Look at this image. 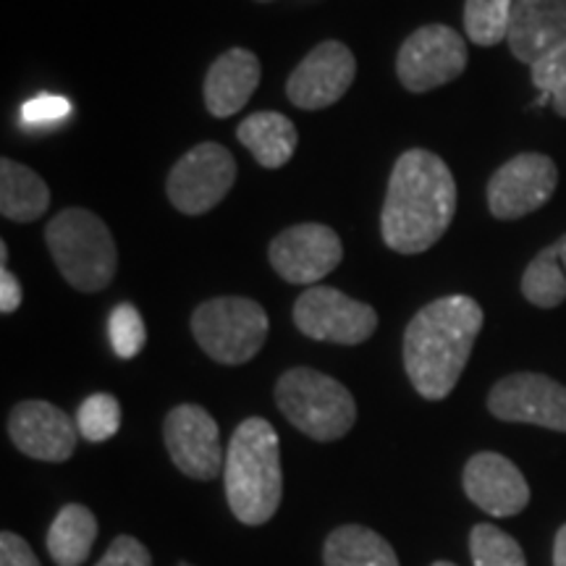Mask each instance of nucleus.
<instances>
[{
	"label": "nucleus",
	"mask_w": 566,
	"mask_h": 566,
	"mask_svg": "<svg viewBox=\"0 0 566 566\" xmlns=\"http://www.w3.org/2000/svg\"><path fill=\"white\" fill-rule=\"evenodd\" d=\"M457 212V181L443 158L430 150H407L396 160L380 212L388 250L420 254L441 242Z\"/></svg>",
	"instance_id": "1"
},
{
	"label": "nucleus",
	"mask_w": 566,
	"mask_h": 566,
	"mask_svg": "<svg viewBox=\"0 0 566 566\" xmlns=\"http://www.w3.org/2000/svg\"><path fill=\"white\" fill-rule=\"evenodd\" d=\"M483 307L464 294L424 304L405 331V367L415 391L441 401L454 391L483 328Z\"/></svg>",
	"instance_id": "2"
},
{
	"label": "nucleus",
	"mask_w": 566,
	"mask_h": 566,
	"mask_svg": "<svg viewBox=\"0 0 566 566\" xmlns=\"http://www.w3.org/2000/svg\"><path fill=\"white\" fill-rule=\"evenodd\" d=\"M226 499L242 525L258 527L279 512L283 475L275 428L263 417H250L233 430L226 449Z\"/></svg>",
	"instance_id": "3"
},
{
	"label": "nucleus",
	"mask_w": 566,
	"mask_h": 566,
	"mask_svg": "<svg viewBox=\"0 0 566 566\" xmlns=\"http://www.w3.org/2000/svg\"><path fill=\"white\" fill-rule=\"evenodd\" d=\"M45 242L55 265L76 292H103L116 279L118 250L103 218L84 208H66L48 223Z\"/></svg>",
	"instance_id": "4"
},
{
	"label": "nucleus",
	"mask_w": 566,
	"mask_h": 566,
	"mask_svg": "<svg viewBox=\"0 0 566 566\" xmlns=\"http://www.w3.org/2000/svg\"><path fill=\"white\" fill-rule=\"evenodd\" d=\"M275 405L313 441H338L357 422V405L344 384L313 367H294L275 384Z\"/></svg>",
	"instance_id": "5"
},
{
	"label": "nucleus",
	"mask_w": 566,
	"mask_h": 566,
	"mask_svg": "<svg viewBox=\"0 0 566 566\" xmlns=\"http://www.w3.org/2000/svg\"><path fill=\"white\" fill-rule=\"evenodd\" d=\"M268 313L247 296H216L192 315V334L200 349L221 365H244L263 349Z\"/></svg>",
	"instance_id": "6"
},
{
	"label": "nucleus",
	"mask_w": 566,
	"mask_h": 566,
	"mask_svg": "<svg viewBox=\"0 0 566 566\" xmlns=\"http://www.w3.org/2000/svg\"><path fill=\"white\" fill-rule=\"evenodd\" d=\"M467 69V42L446 24H428L409 34L396 55V76L405 90L422 95L459 80Z\"/></svg>",
	"instance_id": "7"
},
{
	"label": "nucleus",
	"mask_w": 566,
	"mask_h": 566,
	"mask_svg": "<svg viewBox=\"0 0 566 566\" xmlns=\"http://www.w3.org/2000/svg\"><path fill=\"white\" fill-rule=\"evenodd\" d=\"M237 181V160L218 142H202L176 160L166 181L168 200L184 216H202L223 202Z\"/></svg>",
	"instance_id": "8"
},
{
	"label": "nucleus",
	"mask_w": 566,
	"mask_h": 566,
	"mask_svg": "<svg viewBox=\"0 0 566 566\" xmlns=\"http://www.w3.org/2000/svg\"><path fill=\"white\" fill-rule=\"evenodd\" d=\"M294 325L315 342L357 346L375 334L378 313L338 289L313 286L294 304Z\"/></svg>",
	"instance_id": "9"
},
{
	"label": "nucleus",
	"mask_w": 566,
	"mask_h": 566,
	"mask_svg": "<svg viewBox=\"0 0 566 566\" xmlns=\"http://www.w3.org/2000/svg\"><path fill=\"white\" fill-rule=\"evenodd\" d=\"M558 187V168L548 155L522 153L488 181V210L499 221H516L541 210Z\"/></svg>",
	"instance_id": "10"
},
{
	"label": "nucleus",
	"mask_w": 566,
	"mask_h": 566,
	"mask_svg": "<svg viewBox=\"0 0 566 566\" xmlns=\"http://www.w3.org/2000/svg\"><path fill=\"white\" fill-rule=\"evenodd\" d=\"M344 247L338 233L323 223H296L281 231L268 247V260L283 281L313 286L342 265Z\"/></svg>",
	"instance_id": "11"
},
{
	"label": "nucleus",
	"mask_w": 566,
	"mask_h": 566,
	"mask_svg": "<svg viewBox=\"0 0 566 566\" xmlns=\"http://www.w3.org/2000/svg\"><path fill=\"white\" fill-rule=\"evenodd\" d=\"M488 409L504 422H525L566 433V386L548 375H506L488 394Z\"/></svg>",
	"instance_id": "12"
},
{
	"label": "nucleus",
	"mask_w": 566,
	"mask_h": 566,
	"mask_svg": "<svg viewBox=\"0 0 566 566\" xmlns=\"http://www.w3.org/2000/svg\"><path fill=\"white\" fill-rule=\"evenodd\" d=\"M357 76V61L344 42L325 40L304 55L286 82V95L302 111H323L346 95Z\"/></svg>",
	"instance_id": "13"
},
{
	"label": "nucleus",
	"mask_w": 566,
	"mask_h": 566,
	"mask_svg": "<svg viewBox=\"0 0 566 566\" xmlns=\"http://www.w3.org/2000/svg\"><path fill=\"white\" fill-rule=\"evenodd\" d=\"M166 449L171 462L192 480H212L226 464L221 451V433L218 422L200 405H181L168 412L166 424Z\"/></svg>",
	"instance_id": "14"
},
{
	"label": "nucleus",
	"mask_w": 566,
	"mask_h": 566,
	"mask_svg": "<svg viewBox=\"0 0 566 566\" xmlns=\"http://www.w3.org/2000/svg\"><path fill=\"white\" fill-rule=\"evenodd\" d=\"M76 430L74 420L51 401H21L9 417L13 446L40 462H66L76 449Z\"/></svg>",
	"instance_id": "15"
},
{
	"label": "nucleus",
	"mask_w": 566,
	"mask_h": 566,
	"mask_svg": "<svg viewBox=\"0 0 566 566\" xmlns=\"http://www.w3.org/2000/svg\"><path fill=\"white\" fill-rule=\"evenodd\" d=\"M464 493L491 516H514L530 504V485L514 462L495 451H480L464 467Z\"/></svg>",
	"instance_id": "16"
},
{
	"label": "nucleus",
	"mask_w": 566,
	"mask_h": 566,
	"mask_svg": "<svg viewBox=\"0 0 566 566\" xmlns=\"http://www.w3.org/2000/svg\"><path fill=\"white\" fill-rule=\"evenodd\" d=\"M506 42L527 66L546 59L566 42V0H514Z\"/></svg>",
	"instance_id": "17"
},
{
	"label": "nucleus",
	"mask_w": 566,
	"mask_h": 566,
	"mask_svg": "<svg viewBox=\"0 0 566 566\" xmlns=\"http://www.w3.org/2000/svg\"><path fill=\"white\" fill-rule=\"evenodd\" d=\"M260 61L258 55L247 48H231L223 55H218L205 76V108L216 118H231L250 103V97L258 90Z\"/></svg>",
	"instance_id": "18"
},
{
	"label": "nucleus",
	"mask_w": 566,
	"mask_h": 566,
	"mask_svg": "<svg viewBox=\"0 0 566 566\" xmlns=\"http://www.w3.org/2000/svg\"><path fill=\"white\" fill-rule=\"evenodd\" d=\"M237 137L263 168H283L294 158L300 132L283 113L260 111L239 124Z\"/></svg>",
	"instance_id": "19"
},
{
	"label": "nucleus",
	"mask_w": 566,
	"mask_h": 566,
	"mask_svg": "<svg viewBox=\"0 0 566 566\" xmlns=\"http://www.w3.org/2000/svg\"><path fill=\"white\" fill-rule=\"evenodd\" d=\"M51 208V189L40 174L21 163L0 160V212L13 223H32Z\"/></svg>",
	"instance_id": "20"
},
{
	"label": "nucleus",
	"mask_w": 566,
	"mask_h": 566,
	"mask_svg": "<svg viewBox=\"0 0 566 566\" xmlns=\"http://www.w3.org/2000/svg\"><path fill=\"white\" fill-rule=\"evenodd\" d=\"M325 566H401L384 535L365 525H344L328 535L323 548Z\"/></svg>",
	"instance_id": "21"
},
{
	"label": "nucleus",
	"mask_w": 566,
	"mask_h": 566,
	"mask_svg": "<svg viewBox=\"0 0 566 566\" xmlns=\"http://www.w3.org/2000/svg\"><path fill=\"white\" fill-rule=\"evenodd\" d=\"M97 537V520L87 506L66 504L48 530V554L59 566H82Z\"/></svg>",
	"instance_id": "22"
},
{
	"label": "nucleus",
	"mask_w": 566,
	"mask_h": 566,
	"mask_svg": "<svg viewBox=\"0 0 566 566\" xmlns=\"http://www.w3.org/2000/svg\"><path fill=\"white\" fill-rule=\"evenodd\" d=\"M514 0H467L464 3V32L475 45L493 48L506 40L512 24Z\"/></svg>",
	"instance_id": "23"
},
{
	"label": "nucleus",
	"mask_w": 566,
	"mask_h": 566,
	"mask_svg": "<svg viewBox=\"0 0 566 566\" xmlns=\"http://www.w3.org/2000/svg\"><path fill=\"white\" fill-rule=\"evenodd\" d=\"M470 554L475 566H527L520 543L495 525H478L472 530Z\"/></svg>",
	"instance_id": "24"
},
{
	"label": "nucleus",
	"mask_w": 566,
	"mask_h": 566,
	"mask_svg": "<svg viewBox=\"0 0 566 566\" xmlns=\"http://www.w3.org/2000/svg\"><path fill=\"white\" fill-rule=\"evenodd\" d=\"M76 428L92 443H103L122 428V405L111 394H92L80 405Z\"/></svg>",
	"instance_id": "25"
},
{
	"label": "nucleus",
	"mask_w": 566,
	"mask_h": 566,
	"mask_svg": "<svg viewBox=\"0 0 566 566\" xmlns=\"http://www.w3.org/2000/svg\"><path fill=\"white\" fill-rule=\"evenodd\" d=\"M530 71H533V84L541 92V105L551 103L558 116L566 118V42L530 66Z\"/></svg>",
	"instance_id": "26"
},
{
	"label": "nucleus",
	"mask_w": 566,
	"mask_h": 566,
	"mask_svg": "<svg viewBox=\"0 0 566 566\" xmlns=\"http://www.w3.org/2000/svg\"><path fill=\"white\" fill-rule=\"evenodd\" d=\"M108 334L113 352L122 359H134L142 349H145V321H142L139 310L134 307V304H118V307L113 310L108 321Z\"/></svg>",
	"instance_id": "27"
},
{
	"label": "nucleus",
	"mask_w": 566,
	"mask_h": 566,
	"mask_svg": "<svg viewBox=\"0 0 566 566\" xmlns=\"http://www.w3.org/2000/svg\"><path fill=\"white\" fill-rule=\"evenodd\" d=\"M74 105L61 95H40L21 105V122L30 126H51L71 116Z\"/></svg>",
	"instance_id": "28"
},
{
	"label": "nucleus",
	"mask_w": 566,
	"mask_h": 566,
	"mask_svg": "<svg viewBox=\"0 0 566 566\" xmlns=\"http://www.w3.org/2000/svg\"><path fill=\"white\" fill-rule=\"evenodd\" d=\"M95 566H153V556L137 537L118 535Z\"/></svg>",
	"instance_id": "29"
},
{
	"label": "nucleus",
	"mask_w": 566,
	"mask_h": 566,
	"mask_svg": "<svg viewBox=\"0 0 566 566\" xmlns=\"http://www.w3.org/2000/svg\"><path fill=\"white\" fill-rule=\"evenodd\" d=\"M0 566H40V562L24 537L6 530L0 535Z\"/></svg>",
	"instance_id": "30"
},
{
	"label": "nucleus",
	"mask_w": 566,
	"mask_h": 566,
	"mask_svg": "<svg viewBox=\"0 0 566 566\" xmlns=\"http://www.w3.org/2000/svg\"><path fill=\"white\" fill-rule=\"evenodd\" d=\"M21 300H24V294H21L19 279L9 271V268H3V271H0V313H17L21 307Z\"/></svg>",
	"instance_id": "31"
},
{
	"label": "nucleus",
	"mask_w": 566,
	"mask_h": 566,
	"mask_svg": "<svg viewBox=\"0 0 566 566\" xmlns=\"http://www.w3.org/2000/svg\"><path fill=\"white\" fill-rule=\"evenodd\" d=\"M546 252L551 254V258H554V263L562 268V273L566 275V233L562 239H558V242L546 247Z\"/></svg>",
	"instance_id": "32"
},
{
	"label": "nucleus",
	"mask_w": 566,
	"mask_h": 566,
	"mask_svg": "<svg viewBox=\"0 0 566 566\" xmlns=\"http://www.w3.org/2000/svg\"><path fill=\"white\" fill-rule=\"evenodd\" d=\"M554 566H566V525L556 533V543H554Z\"/></svg>",
	"instance_id": "33"
},
{
	"label": "nucleus",
	"mask_w": 566,
	"mask_h": 566,
	"mask_svg": "<svg viewBox=\"0 0 566 566\" xmlns=\"http://www.w3.org/2000/svg\"><path fill=\"white\" fill-rule=\"evenodd\" d=\"M433 566H457V564H451V562H436Z\"/></svg>",
	"instance_id": "34"
},
{
	"label": "nucleus",
	"mask_w": 566,
	"mask_h": 566,
	"mask_svg": "<svg viewBox=\"0 0 566 566\" xmlns=\"http://www.w3.org/2000/svg\"><path fill=\"white\" fill-rule=\"evenodd\" d=\"M258 3H271V0H258Z\"/></svg>",
	"instance_id": "35"
},
{
	"label": "nucleus",
	"mask_w": 566,
	"mask_h": 566,
	"mask_svg": "<svg viewBox=\"0 0 566 566\" xmlns=\"http://www.w3.org/2000/svg\"><path fill=\"white\" fill-rule=\"evenodd\" d=\"M179 566H192V564H179Z\"/></svg>",
	"instance_id": "36"
}]
</instances>
